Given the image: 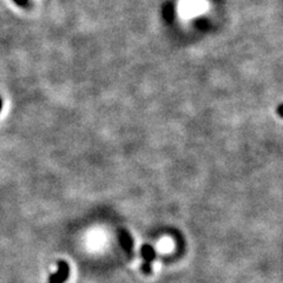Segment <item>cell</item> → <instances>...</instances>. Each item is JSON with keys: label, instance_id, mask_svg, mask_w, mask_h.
Masks as SVG:
<instances>
[{"label": "cell", "instance_id": "cell-4", "mask_svg": "<svg viewBox=\"0 0 283 283\" xmlns=\"http://www.w3.org/2000/svg\"><path fill=\"white\" fill-rule=\"evenodd\" d=\"M13 2L20 7H27L28 2H30V0H13Z\"/></svg>", "mask_w": 283, "mask_h": 283}, {"label": "cell", "instance_id": "cell-6", "mask_svg": "<svg viewBox=\"0 0 283 283\" xmlns=\"http://www.w3.org/2000/svg\"><path fill=\"white\" fill-rule=\"evenodd\" d=\"M2 110H3V99L0 97V111H2Z\"/></svg>", "mask_w": 283, "mask_h": 283}, {"label": "cell", "instance_id": "cell-1", "mask_svg": "<svg viewBox=\"0 0 283 283\" xmlns=\"http://www.w3.org/2000/svg\"><path fill=\"white\" fill-rule=\"evenodd\" d=\"M140 257L143 262H142V267L140 270L144 272L145 275H150L152 272V263H154L156 257H157V253H156V249L150 244L145 243L142 246L140 250Z\"/></svg>", "mask_w": 283, "mask_h": 283}, {"label": "cell", "instance_id": "cell-2", "mask_svg": "<svg viewBox=\"0 0 283 283\" xmlns=\"http://www.w3.org/2000/svg\"><path fill=\"white\" fill-rule=\"evenodd\" d=\"M70 277V265L66 261H59L57 270L51 274L49 283H65Z\"/></svg>", "mask_w": 283, "mask_h": 283}, {"label": "cell", "instance_id": "cell-3", "mask_svg": "<svg viewBox=\"0 0 283 283\" xmlns=\"http://www.w3.org/2000/svg\"><path fill=\"white\" fill-rule=\"evenodd\" d=\"M119 244L122 247V249L125 251V253L131 256L133 254V240L131 237L130 232L127 230H119V235H118Z\"/></svg>", "mask_w": 283, "mask_h": 283}, {"label": "cell", "instance_id": "cell-5", "mask_svg": "<svg viewBox=\"0 0 283 283\" xmlns=\"http://www.w3.org/2000/svg\"><path fill=\"white\" fill-rule=\"evenodd\" d=\"M282 106H283V104H279L278 105V110H277V112H278V115L282 117Z\"/></svg>", "mask_w": 283, "mask_h": 283}]
</instances>
